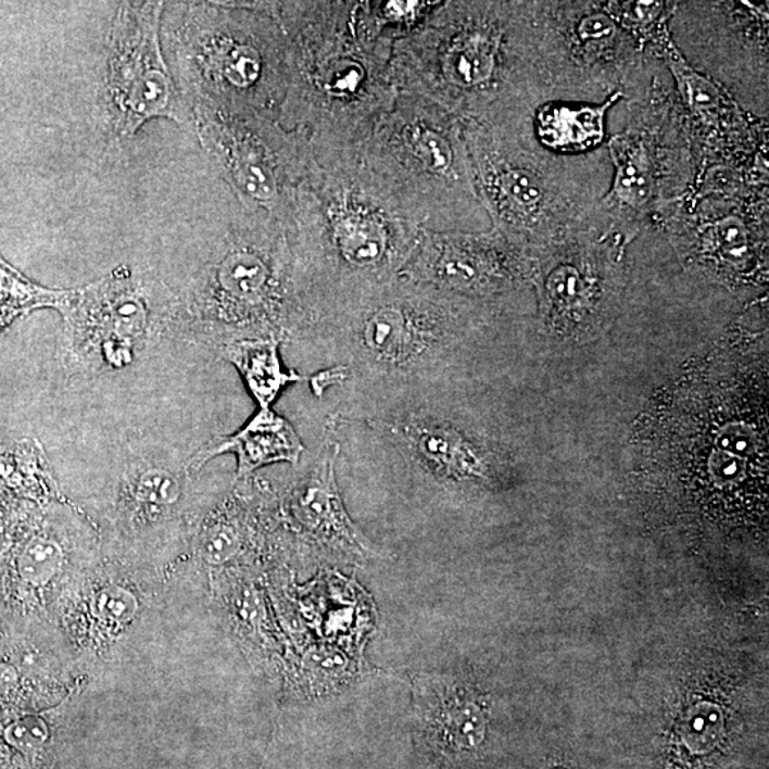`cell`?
Listing matches in <instances>:
<instances>
[{
	"mask_svg": "<svg viewBox=\"0 0 769 769\" xmlns=\"http://www.w3.org/2000/svg\"><path fill=\"white\" fill-rule=\"evenodd\" d=\"M679 100L654 77L647 96L629 103V125L607 143L610 187L589 222L629 242L671 207L694 180V143Z\"/></svg>",
	"mask_w": 769,
	"mask_h": 769,
	"instance_id": "6da1fadb",
	"label": "cell"
},
{
	"mask_svg": "<svg viewBox=\"0 0 769 769\" xmlns=\"http://www.w3.org/2000/svg\"><path fill=\"white\" fill-rule=\"evenodd\" d=\"M540 49L552 102H640L652 87L650 50L622 29L604 2H540Z\"/></svg>",
	"mask_w": 769,
	"mask_h": 769,
	"instance_id": "7a4b0ae2",
	"label": "cell"
},
{
	"mask_svg": "<svg viewBox=\"0 0 769 769\" xmlns=\"http://www.w3.org/2000/svg\"><path fill=\"white\" fill-rule=\"evenodd\" d=\"M171 299L167 286L127 265L68 290L58 310L63 368L84 378L127 368L167 336Z\"/></svg>",
	"mask_w": 769,
	"mask_h": 769,
	"instance_id": "3957f363",
	"label": "cell"
},
{
	"mask_svg": "<svg viewBox=\"0 0 769 769\" xmlns=\"http://www.w3.org/2000/svg\"><path fill=\"white\" fill-rule=\"evenodd\" d=\"M164 8V2H126L114 17L106 90L110 121L118 140L131 139L154 118L189 126L185 96L160 43Z\"/></svg>",
	"mask_w": 769,
	"mask_h": 769,
	"instance_id": "277c9868",
	"label": "cell"
},
{
	"mask_svg": "<svg viewBox=\"0 0 769 769\" xmlns=\"http://www.w3.org/2000/svg\"><path fill=\"white\" fill-rule=\"evenodd\" d=\"M338 452V446H325L297 476L287 493L288 516L310 542L345 556H377L343 507L336 478Z\"/></svg>",
	"mask_w": 769,
	"mask_h": 769,
	"instance_id": "5b68a950",
	"label": "cell"
},
{
	"mask_svg": "<svg viewBox=\"0 0 769 769\" xmlns=\"http://www.w3.org/2000/svg\"><path fill=\"white\" fill-rule=\"evenodd\" d=\"M676 80L677 91L686 108L691 139L697 141L703 153H749L755 137L743 110L720 86L699 75L681 54L679 46L670 38L658 49Z\"/></svg>",
	"mask_w": 769,
	"mask_h": 769,
	"instance_id": "8992f818",
	"label": "cell"
},
{
	"mask_svg": "<svg viewBox=\"0 0 769 769\" xmlns=\"http://www.w3.org/2000/svg\"><path fill=\"white\" fill-rule=\"evenodd\" d=\"M439 336L396 305L369 311L352 336V366L375 377H414L438 354Z\"/></svg>",
	"mask_w": 769,
	"mask_h": 769,
	"instance_id": "52a82bcc",
	"label": "cell"
},
{
	"mask_svg": "<svg viewBox=\"0 0 769 769\" xmlns=\"http://www.w3.org/2000/svg\"><path fill=\"white\" fill-rule=\"evenodd\" d=\"M305 452L299 433L286 418L273 407L255 412L236 433L214 438L189 457V469L199 471L214 457L232 453L237 457V480L253 478L264 466L282 464L299 465Z\"/></svg>",
	"mask_w": 769,
	"mask_h": 769,
	"instance_id": "ba28073f",
	"label": "cell"
},
{
	"mask_svg": "<svg viewBox=\"0 0 769 769\" xmlns=\"http://www.w3.org/2000/svg\"><path fill=\"white\" fill-rule=\"evenodd\" d=\"M416 716L433 744L441 748L469 749L483 739V718L478 705L433 681L415 685Z\"/></svg>",
	"mask_w": 769,
	"mask_h": 769,
	"instance_id": "9c48e42d",
	"label": "cell"
},
{
	"mask_svg": "<svg viewBox=\"0 0 769 769\" xmlns=\"http://www.w3.org/2000/svg\"><path fill=\"white\" fill-rule=\"evenodd\" d=\"M621 99L613 96L602 104L551 102L534 113L535 139L558 154L576 155L602 148L606 136V116Z\"/></svg>",
	"mask_w": 769,
	"mask_h": 769,
	"instance_id": "30bf717a",
	"label": "cell"
},
{
	"mask_svg": "<svg viewBox=\"0 0 769 769\" xmlns=\"http://www.w3.org/2000/svg\"><path fill=\"white\" fill-rule=\"evenodd\" d=\"M279 345L281 341L263 338L230 342L217 350L241 375L261 409L272 407L288 384L304 379L294 370L283 368Z\"/></svg>",
	"mask_w": 769,
	"mask_h": 769,
	"instance_id": "8fae6325",
	"label": "cell"
},
{
	"mask_svg": "<svg viewBox=\"0 0 769 769\" xmlns=\"http://www.w3.org/2000/svg\"><path fill=\"white\" fill-rule=\"evenodd\" d=\"M499 42L483 31H466L449 48L445 73L461 89L488 86L497 67Z\"/></svg>",
	"mask_w": 769,
	"mask_h": 769,
	"instance_id": "7c38bea8",
	"label": "cell"
},
{
	"mask_svg": "<svg viewBox=\"0 0 769 769\" xmlns=\"http://www.w3.org/2000/svg\"><path fill=\"white\" fill-rule=\"evenodd\" d=\"M0 482L36 496L56 491L48 456L36 439L0 447Z\"/></svg>",
	"mask_w": 769,
	"mask_h": 769,
	"instance_id": "4fadbf2b",
	"label": "cell"
},
{
	"mask_svg": "<svg viewBox=\"0 0 769 769\" xmlns=\"http://www.w3.org/2000/svg\"><path fill=\"white\" fill-rule=\"evenodd\" d=\"M604 8L645 50L658 52L671 36L676 2H604Z\"/></svg>",
	"mask_w": 769,
	"mask_h": 769,
	"instance_id": "5bb4252c",
	"label": "cell"
},
{
	"mask_svg": "<svg viewBox=\"0 0 769 769\" xmlns=\"http://www.w3.org/2000/svg\"><path fill=\"white\" fill-rule=\"evenodd\" d=\"M68 290H49L22 277L0 260V318L12 323L21 314L38 308L59 310Z\"/></svg>",
	"mask_w": 769,
	"mask_h": 769,
	"instance_id": "9a60e30c",
	"label": "cell"
},
{
	"mask_svg": "<svg viewBox=\"0 0 769 769\" xmlns=\"http://www.w3.org/2000/svg\"><path fill=\"white\" fill-rule=\"evenodd\" d=\"M66 563L61 540L49 533L31 535L17 556V571L26 583L42 588L56 579Z\"/></svg>",
	"mask_w": 769,
	"mask_h": 769,
	"instance_id": "2e32d148",
	"label": "cell"
},
{
	"mask_svg": "<svg viewBox=\"0 0 769 769\" xmlns=\"http://www.w3.org/2000/svg\"><path fill=\"white\" fill-rule=\"evenodd\" d=\"M338 245L348 263L374 267L381 263L387 241L381 227L366 219H346L338 227Z\"/></svg>",
	"mask_w": 769,
	"mask_h": 769,
	"instance_id": "e0dca14e",
	"label": "cell"
},
{
	"mask_svg": "<svg viewBox=\"0 0 769 769\" xmlns=\"http://www.w3.org/2000/svg\"><path fill=\"white\" fill-rule=\"evenodd\" d=\"M705 251L718 254L728 264L743 265L751 260L753 237L747 223L736 215H727L703 227Z\"/></svg>",
	"mask_w": 769,
	"mask_h": 769,
	"instance_id": "ac0fdd59",
	"label": "cell"
},
{
	"mask_svg": "<svg viewBox=\"0 0 769 769\" xmlns=\"http://www.w3.org/2000/svg\"><path fill=\"white\" fill-rule=\"evenodd\" d=\"M244 549V532L240 520L222 517L210 524L200 535V556L210 566H224Z\"/></svg>",
	"mask_w": 769,
	"mask_h": 769,
	"instance_id": "d6986e66",
	"label": "cell"
},
{
	"mask_svg": "<svg viewBox=\"0 0 769 769\" xmlns=\"http://www.w3.org/2000/svg\"><path fill=\"white\" fill-rule=\"evenodd\" d=\"M261 68L263 62L259 50L247 43L230 46L219 59V72L224 80L241 90L249 89L259 81Z\"/></svg>",
	"mask_w": 769,
	"mask_h": 769,
	"instance_id": "ffe728a7",
	"label": "cell"
},
{
	"mask_svg": "<svg viewBox=\"0 0 769 769\" xmlns=\"http://www.w3.org/2000/svg\"><path fill=\"white\" fill-rule=\"evenodd\" d=\"M96 608L102 619L113 625H127L139 610V600L126 588L110 584L96 596Z\"/></svg>",
	"mask_w": 769,
	"mask_h": 769,
	"instance_id": "44dd1931",
	"label": "cell"
},
{
	"mask_svg": "<svg viewBox=\"0 0 769 769\" xmlns=\"http://www.w3.org/2000/svg\"><path fill=\"white\" fill-rule=\"evenodd\" d=\"M49 727L43 718L38 716L22 717L20 720L12 722L4 731V740L11 744L13 748L23 751H35L43 747L46 741L49 740Z\"/></svg>",
	"mask_w": 769,
	"mask_h": 769,
	"instance_id": "7402d4cb",
	"label": "cell"
},
{
	"mask_svg": "<svg viewBox=\"0 0 769 769\" xmlns=\"http://www.w3.org/2000/svg\"><path fill=\"white\" fill-rule=\"evenodd\" d=\"M416 150L430 171L445 174L451 172L455 163L452 144L437 131L424 130L416 139Z\"/></svg>",
	"mask_w": 769,
	"mask_h": 769,
	"instance_id": "603a6c76",
	"label": "cell"
},
{
	"mask_svg": "<svg viewBox=\"0 0 769 769\" xmlns=\"http://www.w3.org/2000/svg\"><path fill=\"white\" fill-rule=\"evenodd\" d=\"M351 377L350 370L345 365L332 366L327 370H320L319 374L311 378V387L317 395H323L325 389L331 387L332 383H341Z\"/></svg>",
	"mask_w": 769,
	"mask_h": 769,
	"instance_id": "cb8c5ba5",
	"label": "cell"
},
{
	"mask_svg": "<svg viewBox=\"0 0 769 769\" xmlns=\"http://www.w3.org/2000/svg\"><path fill=\"white\" fill-rule=\"evenodd\" d=\"M17 683V671L11 664L0 663V699L11 693Z\"/></svg>",
	"mask_w": 769,
	"mask_h": 769,
	"instance_id": "d4e9b609",
	"label": "cell"
},
{
	"mask_svg": "<svg viewBox=\"0 0 769 769\" xmlns=\"http://www.w3.org/2000/svg\"><path fill=\"white\" fill-rule=\"evenodd\" d=\"M3 539H4V526H3L2 521H0V544H2Z\"/></svg>",
	"mask_w": 769,
	"mask_h": 769,
	"instance_id": "484cf974",
	"label": "cell"
}]
</instances>
